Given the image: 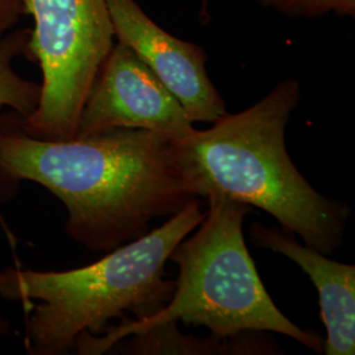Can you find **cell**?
Masks as SVG:
<instances>
[{
	"mask_svg": "<svg viewBox=\"0 0 355 355\" xmlns=\"http://www.w3.org/2000/svg\"><path fill=\"white\" fill-rule=\"evenodd\" d=\"M51 191L67 211V236L92 252L142 237L150 224L198 199L171 139L111 129L67 140L31 136L24 117L0 114V203L21 183Z\"/></svg>",
	"mask_w": 355,
	"mask_h": 355,
	"instance_id": "1",
	"label": "cell"
},
{
	"mask_svg": "<svg viewBox=\"0 0 355 355\" xmlns=\"http://www.w3.org/2000/svg\"><path fill=\"white\" fill-rule=\"evenodd\" d=\"M300 96V83L284 79L249 108L173 142L196 198L223 195L261 208L304 245L330 255L343 245L350 208L315 190L288 155L286 129Z\"/></svg>",
	"mask_w": 355,
	"mask_h": 355,
	"instance_id": "2",
	"label": "cell"
},
{
	"mask_svg": "<svg viewBox=\"0 0 355 355\" xmlns=\"http://www.w3.org/2000/svg\"><path fill=\"white\" fill-rule=\"evenodd\" d=\"M205 217L193 199L159 228L127 242L99 261L66 271L10 266L0 271V297L21 305L24 347L31 355H64L82 336H98L114 318H149L175 288L166 263L179 242Z\"/></svg>",
	"mask_w": 355,
	"mask_h": 355,
	"instance_id": "3",
	"label": "cell"
},
{
	"mask_svg": "<svg viewBox=\"0 0 355 355\" xmlns=\"http://www.w3.org/2000/svg\"><path fill=\"white\" fill-rule=\"evenodd\" d=\"M204 200L208 209L203 221L170 254L179 272L168 303L149 318H123L98 336H82L74 349L78 354H104L128 336L179 321L205 327L221 340L272 331L324 353L320 336L286 318L258 275L243 239V221L252 207L223 195Z\"/></svg>",
	"mask_w": 355,
	"mask_h": 355,
	"instance_id": "4",
	"label": "cell"
},
{
	"mask_svg": "<svg viewBox=\"0 0 355 355\" xmlns=\"http://www.w3.org/2000/svg\"><path fill=\"white\" fill-rule=\"evenodd\" d=\"M32 16L26 53L37 62L41 96L26 132L37 139L76 137L83 104L112 49L114 28L105 0H24Z\"/></svg>",
	"mask_w": 355,
	"mask_h": 355,
	"instance_id": "5",
	"label": "cell"
},
{
	"mask_svg": "<svg viewBox=\"0 0 355 355\" xmlns=\"http://www.w3.org/2000/svg\"><path fill=\"white\" fill-rule=\"evenodd\" d=\"M111 129H141L180 140L196 129L152 70L116 41L83 104L76 137Z\"/></svg>",
	"mask_w": 355,
	"mask_h": 355,
	"instance_id": "6",
	"label": "cell"
},
{
	"mask_svg": "<svg viewBox=\"0 0 355 355\" xmlns=\"http://www.w3.org/2000/svg\"><path fill=\"white\" fill-rule=\"evenodd\" d=\"M114 40L127 45L168 89L192 123H215L227 104L207 71L202 46L173 36L158 26L136 0H105Z\"/></svg>",
	"mask_w": 355,
	"mask_h": 355,
	"instance_id": "7",
	"label": "cell"
},
{
	"mask_svg": "<svg viewBox=\"0 0 355 355\" xmlns=\"http://www.w3.org/2000/svg\"><path fill=\"white\" fill-rule=\"evenodd\" d=\"M254 245L291 259L311 278L318 292V304L327 329L324 353L354 355L355 266L340 263L325 254L302 245L282 228H268L257 221L250 228Z\"/></svg>",
	"mask_w": 355,
	"mask_h": 355,
	"instance_id": "8",
	"label": "cell"
},
{
	"mask_svg": "<svg viewBox=\"0 0 355 355\" xmlns=\"http://www.w3.org/2000/svg\"><path fill=\"white\" fill-rule=\"evenodd\" d=\"M257 333H243L233 338L208 340L186 337L177 329V322L128 336L114 343L111 350L120 349L127 354H277L274 345L257 340ZM110 350V352H111Z\"/></svg>",
	"mask_w": 355,
	"mask_h": 355,
	"instance_id": "9",
	"label": "cell"
},
{
	"mask_svg": "<svg viewBox=\"0 0 355 355\" xmlns=\"http://www.w3.org/2000/svg\"><path fill=\"white\" fill-rule=\"evenodd\" d=\"M8 33L0 41V110L10 108L12 112L28 119L37 108L41 85L20 76L13 61L26 53L28 32Z\"/></svg>",
	"mask_w": 355,
	"mask_h": 355,
	"instance_id": "10",
	"label": "cell"
},
{
	"mask_svg": "<svg viewBox=\"0 0 355 355\" xmlns=\"http://www.w3.org/2000/svg\"><path fill=\"white\" fill-rule=\"evenodd\" d=\"M261 7L293 19H318L328 15L354 17L355 0H254Z\"/></svg>",
	"mask_w": 355,
	"mask_h": 355,
	"instance_id": "11",
	"label": "cell"
},
{
	"mask_svg": "<svg viewBox=\"0 0 355 355\" xmlns=\"http://www.w3.org/2000/svg\"><path fill=\"white\" fill-rule=\"evenodd\" d=\"M26 15L24 0H0V41Z\"/></svg>",
	"mask_w": 355,
	"mask_h": 355,
	"instance_id": "12",
	"label": "cell"
},
{
	"mask_svg": "<svg viewBox=\"0 0 355 355\" xmlns=\"http://www.w3.org/2000/svg\"><path fill=\"white\" fill-rule=\"evenodd\" d=\"M10 330H11V324L6 318L0 316V343L3 341V338L8 336Z\"/></svg>",
	"mask_w": 355,
	"mask_h": 355,
	"instance_id": "13",
	"label": "cell"
}]
</instances>
